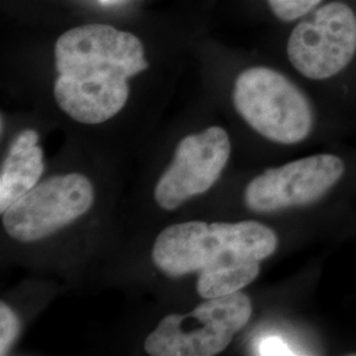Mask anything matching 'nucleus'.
<instances>
[{
  "label": "nucleus",
  "mask_w": 356,
  "mask_h": 356,
  "mask_svg": "<svg viewBox=\"0 0 356 356\" xmlns=\"http://www.w3.org/2000/svg\"><path fill=\"white\" fill-rule=\"evenodd\" d=\"M102 1H104V3H106V1H108V0H102Z\"/></svg>",
  "instance_id": "13"
},
{
  "label": "nucleus",
  "mask_w": 356,
  "mask_h": 356,
  "mask_svg": "<svg viewBox=\"0 0 356 356\" xmlns=\"http://www.w3.org/2000/svg\"><path fill=\"white\" fill-rule=\"evenodd\" d=\"M231 152L227 132L210 127L179 141L172 164L154 189V200L164 210H175L209 191L227 165Z\"/></svg>",
  "instance_id": "7"
},
{
  "label": "nucleus",
  "mask_w": 356,
  "mask_h": 356,
  "mask_svg": "<svg viewBox=\"0 0 356 356\" xmlns=\"http://www.w3.org/2000/svg\"><path fill=\"white\" fill-rule=\"evenodd\" d=\"M54 58L56 102L83 124H99L120 113L129 97L128 79L149 66L139 38L107 24L66 31L56 42Z\"/></svg>",
  "instance_id": "1"
},
{
  "label": "nucleus",
  "mask_w": 356,
  "mask_h": 356,
  "mask_svg": "<svg viewBox=\"0 0 356 356\" xmlns=\"http://www.w3.org/2000/svg\"><path fill=\"white\" fill-rule=\"evenodd\" d=\"M276 248V234L257 222H186L161 231L152 259L169 277L198 273L197 292L209 300L250 285Z\"/></svg>",
  "instance_id": "2"
},
{
  "label": "nucleus",
  "mask_w": 356,
  "mask_h": 356,
  "mask_svg": "<svg viewBox=\"0 0 356 356\" xmlns=\"http://www.w3.org/2000/svg\"><path fill=\"white\" fill-rule=\"evenodd\" d=\"M234 104L243 119L269 140L296 144L313 127L310 103L293 82L279 72L254 66L235 81Z\"/></svg>",
  "instance_id": "3"
},
{
  "label": "nucleus",
  "mask_w": 356,
  "mask_h": 356,
  "mask_svg": "<svg viewBox=\"0 0 356 356\" xmlns=\"http://www.w3.org/2000/svg\"><path fill=\"white\" fill-rule=\"evenodd\" d=\"M272 13L281 22L289 23L301 19L316 8L322 0H267Z\"/></svg>",
  "instance_id": "10"
},
{
  "label": "nucleus",
  "mask_w": 356,
  "mask_h": 356,
  "mask_svg": "<svg viewBox=\"0 0 356 356\" xmlns=\"http://www.w3.org/2000/svg\"><path fill=\"white\" fill-rule=\"evenodd\" d=\"M19 319L4 302L0 304V355H6L19 334Z\"/></svg>",
  "instance_id": "11"
},
{
  "label": "nucleus",
  "mask_w": 356,
  "mask_h": 356,
  "mask_svg": "<svg viewBox=\"0 0 356 356\" xmlns=\"http://www.w3.org/2000/svg\"><path fill=\"white\" fill-rule=\"evenodd\" d=\"M343 161L317 154L269 169L245 189V204L257 213H272L321 200L343 176Z\"/></svg>",
  "instance_id": "8"
},
{
  "label": "nucleus",
  "mask_w": 356,
  "mask_h": 356,
  "mask_svg": "<svg viewBox=\"0 0 356 356\" xmlns=\"http://www.w3.org/2000/svg\"><path fill=\"white\" fill-rule=\"evenodd\" d=\"M251 314V301L241 291L209 298L186 316L161 319L144 347L152 356L216 355L248 323Z\"/></svg>",
  "instance_id": "4"
},
{
  "label": "nucleus",
  "mask_w": 356,
  "mask_h": 356,
  "mask_svg": "<svg viewBox=\"0 0 356 356\" xmlns=\"http://www.w3.org/2000/svg\"><path fill=\"white\" fill-rule=\"evenodd\" d=\"M259 355H294L292 348L277 337H268L257 344Z\"/></svg>",
  "instance_id": "12"
},
{
  "label": "nucleus",
  "mask_w": 356,
  "mask_h": 356,
  "mask_svg": "<svg viewBox=\"0 0 356 356\" xmlns=\"http://www.w3.org/2000/svg\"><path fill=\"white\" fill-rule=\"evenodd\" d=\"M44 153L38 135L26 129L13 141L0 173V213L32 191L44 173Z\"/></svg>",
  "instance_id": "9"
},
{
  "label": "nucleus",
  "mask_w": 356,
  "mask_h": 356,
  "mask_svg": "<svg viewBox=\"0 0 356 356\" xmlns=\"http://www.w3.org/2000/svg\"><path fill=\"white\" fill-rule=\"evenodd\" d=\"M288 58L302 76L327 79L341 73L356 53V15L343 1L316 8L294 26Z\"/></svg>",
  "instance_id": "5"
},
{
  "label": "nucleus",
  "mask_w": 356,
  "mask_h": 356,
  "mask_svg": "<svg viewBox=\"0 0 356 356\" xmlns=\"http://www.w3.org/2000/svg\"><path fill=\"white\" fill-rule=\"evenodd\" d=\"M92 202L94 189L85 176H53L8 206L3 226L17 242H38L83 216Z\"/></svg>",
  "instance_id": "6"
}]
</instances>
